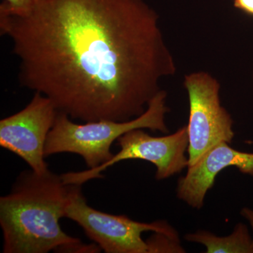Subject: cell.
I'll list each match as a JSON object with an SVG mask.
<instances>
[{"instance_id":"1","label":"cell","mask_w":253,"mask_h":253,"mask_svg":"<svg viewBox=\"0 0 253 253\" xmlns=\"http://www.w3.org/2000/svg\"><path fill=\"white\" fill-rule=\"evenodd\" d=\"M21 86L83 123L139 117L174 76L175 61L144 0H41L28 14L0 11Z\"/></svg>"},{"instance_id":"2","label":"cell","mask_w":253,"mask_h":253,"mask_svg":"<svg viewBox=\"0 0 253 253\" xmlns=\"http://www.w3.org/2000/svg\"><path fill=\"white\" fill-rule=\"evenodd\" d=\"M69 185L48 169L23 171L9 194L0 198V226L4 253H99L97 244H84L68 235L65 217Z\"/></svg>"},{"instance_id":"3","label":"cell","mask_w":253,"mask_h":253,"mask_svg":"<svg viewBox=\"0 0 253 253\" xmlns=\"http://www.w3.org/2000/svg\"><path fill=\"white\" fill-rule=\"evenodd\" d=\"M166 99L167 92L161 89L150 101L142 115L123 122L101 120L79 124L65 113L58 112L46 139L44 156L72 153L81 156L89 169L102 166L114 155L111 152L114 141L129 131L148 129L164 134L169 132L165 121L169 111Z\"/></svg>"},{"instance_id":"4","label":"cell","mask_w":253,"mask_h":253,"mask_svg":"<svg viewBox=\"0 0 253 253\" xmlns=\"http://www.w3.org/2000/svg\"><path fill=\"white\" fill-rule=\"evenodd\" d=\"M65 217L76 221L87 237L106 253H149L141 237L145 231H154L179 241L175 229L164 221L139 222L127 216L114 215L97 211L86 203L81 186L71 184Z\"/></svg>"},{"instance_id":"5","label":"cell","mask_w":253,"mask_h":253,"mask_svg":"<svg viewBox=\"0 0 253 253\" xmlns=\"http://www.w3.org/2000/svg\"><path fill=\"white\" fill-rule=\"evenodd\" d=\"M144 129H132L121 136L117 140L121 148L119 152L102 166L82 172L61 174L65 184L81 186L91 179L103 177L101 172L107 168L127 160H141L154 164L158 180L168 179L188 168L189 158L186 156L189 147L187 126L163 136L150 135Z\"/></svg>"},{"instance_id":"6","label":"cell","mask_w":253,"mask_h":253,"mask_svg":"<svg viewBox=\"0 0 253 253\" xmlns=\"http://www.w3.org/2000/svg\"><path fill=\"white\" fill-rule=\"evenodd\" d=\"M184 86L189 101V166L221 142L231 144L235 136L234 121L221 104L220 84L205 71L186 75Z\"/></svg>"},{"instance_id":"7","label":"cell","mask_w":253,"mask_h":253,"mask_svg":"<svg viewBox=\"0 0 253 253\" xmlns=\"http://www.w3.org/2000/svg\"><path fill=\"white\" fill-rule=\"evenodd\" d=\"M57 113L49 98L35 92L24 109L0 121V146L22 158L35 172H46L44 146Z\"/></svg>"},{"instance_id":"8","label":"cell","mask_w":253,"mask_h":253,"mask_svg":"<svg viewBox=\"0 0 253 253\" xmlns=\"http://www.w3.org/2000/svg\"><path fill=\"white\" fill-rule=\"evenodd\" d=\"M230 167H235L241 173L253 176V154L233 149L229 143L215 145L197 162L188 166L185 175L178 181L176 196L190 207L201 209L218 174Z\"/></svg>"},{"instance_id":"9","label":"cell","mask_w":253,"mask_h":253,"mask_svg":"<svg viewBox=\"0 0 253 253\" xmlns=\"http://www.w3.org/2000/svg\"><path fill=\"white\" fill-rule=\"evenodd\" d=\"M185 240L203 245L207 253H253V238L242 223L236 224L229 236L220 237L210 231L199 230L186 234Z\"/></svg>"},{"instance_id":"10","label":"cell","mask_w":253,"mask_h":253,"mask_svg":"<svg viewBox=\"0 0 253 253\" xmlns=\"http://www.w3.org/2000/svg\"><path fill=\"white\" fill-rule=\"evenodd\" d=\"M149 253H184L179 241L171 239L169 236L155 232L154 235L146 240Z\"/></svg>"},{"instance_id":"11","label":"cell","mask_w":253,"mask_h":253,"mask_svg":"<svg viewBox=\"0 0 253 253\" xmlns=\"http://www.w3.org/2000/svg\"><path fill=\"white\" fill-rule=\"evenodd\" d=\"M41 0H3L0 11L14 15L28 14L34 9Z\"/></svg>"},{"instance_id":"12","label":"cell","mask_w":253,"mask_h":253,"mask_svg":"<svg viewBox=\"0 0 253 253\" xmlns=\"http://www.w3.org/2000/svg\"><path fill=\"white\" fill-rule=\"evenodd\" d=\"M234 6L245 14L253 16V0H234Z\"/></svg>"},{"instance_id":"13","label":"cell","mask_w":253,"mask_h":253,"mask_svg":"<svg viewBox=\"0 0 253 253\" xmlns=\"http://www.w3.org/2000/svg\"><path fill=\"white\" fill-rule=\"evenodd\" d=\"M241 214L245 219H247V221H249L250 225L252 228L253 233V210L249 208H244L241 210ZM252 238L253 244V236Z\"/></svg>"}]
</instances>
